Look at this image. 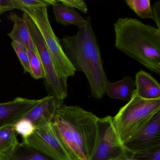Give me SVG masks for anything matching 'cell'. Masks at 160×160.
I'll list each match as a JSON object with an SVG mask.
<instances>
[{
	"label": "cell",
	"mask_w": 160,
	"mask_h": 160,
	"mask_svg": "<svg viewBox=\"0 0 160 160\" xmlns=\"http://www.w3.org/2000/svg\"><path fill=\"white\" fill-rule=\"evenodd\" d=\"M29 66L30 74L35 79L44 78L45 74L37 50L28 49Z\"/></svg>",
	"instance_id": "cell-19"
},
{
	"label": "cell",
	"mask_w": 160,
	"mask_h": 160,
	"mask_svg": "<svg viewBox=\"0 0 160 160\" xmlns=\"http://www.w3.org/2000/svg\"><path fill=\"white\" fill-rule=\"evenodd\" d=\"M99 118L78 106L62 104L52 120L53 127L74 160H89Z\"/></svg>",
	"instance_id": "cell-2"
},
{
	"label": "cell",
	"mask_w": 160,
	"mask_h": 160,
	"mask_svg": "<svg viewBox=\"0 0 160 160\" xmlns=\"http://www.w3.org/2000/svg\"><path fill=\"white\" fill-rule=\"evenodd\" d=\"M7 18L13 22L12 30L8 34L12 42L21 43L28 49L36 50L27 15L24 13L22 17H20L15 13L11 12Z\"/></svg>",
	"instance_id": "cell-11"
},
{
	"label": "cell",
	"mask_w": 160,
	"mask_h": 160,
	"mask_svg": "<svg viewBox=\"0 0 160 160\" xmlns=\"http://www.w3.org/2000/svg\"><path fill=\"white\" fill-rule=\"evenodd\" d=\"M0 160H8L7 155L0 152Z\"/></svg>",
	"instance_id": "cell-27"
},
{
	"label": "cell",
	"mask_w": 160,
	"mask_h": 160,
	"mask_svg": "<svg viewBox=\"0 0 160 160\" xmlns=\"http://www.w3.org/2000/svg\"><path fill=\"white\" fill-rule=\"evenodd\" d=\"M125 160H138L137 159H136V158H134V157H132L131 156V157H129V158H127V159H126Z\"/></svg>",
	"instance_id": "cell-28"
},
{
	"label": "cell",
	"mask_w": 160,
	"mask_h": 160,
	"mask_svg": "<svg viewBox=\"0 0 160 160\" xmlns=\"http://www.w3.org/2000/svg\"><path fill=\"white\" fill-rule=\"evenodd\" d=\"M52 6L57 23L66 27L74 25L78 28L88 24V20L83 18L74 8L60 3L58 0Z\"/></svg>",
	"instance_id": "cell-15"
},
{
	"label": "cell",
	"mask_w": 160,
	"mask_h": 160,
	"mask_svg": "<svg viewBox=\"0 0 160 160\" xmlns=\"http://www.w3.org/2000/svg\"><path fill=\"white\" fill-rule=\"evenodd\" d=\"M123 144L132 155L160 148V112L142 130Z\"/></svg>",
	"instance_id": "cell-9"
},
{
	"label": "cell",
	"mask_w": 160,
	"mask_h": 160,
	"mask_svg": "<svg viewBox=\"0 0 160 160\" xmlns=\"http://www.w3.org/2000/svg\"><path fill=\"white\" fill-rule=\"evenodd\" d=\"M28 20L34 45L42 64L45 74L44 84L48 95L54 96L63 101L68 96V84L58 76L40 32L32 20L28 17Z\"/></svg>",
	"instance_id": "cell-8"
},
{
	"label": "cell",
	"mask_w": 160,
	"mask_h": 160,
	"mask_svg": "<svg viewBox=\"0 0 160 160\" xmlns=\"http://www.w3.org/2000/svg\"><path fill=\"white\" fill-rule=\"evenodd\" d=\"M43 101L17 97L12 101L0 103V129L14 124L24 118L29 112Z\"/></svg>",
	"instance_id": "cell-10"
},
{
	"label": "cell",
	"mask_w": 160,
	"mask_h": 160,
	"mask_svg": "<svg viewBox=\"0 0 160 160\" xmlns=\"http://www.w3.org/2000/svg\"><path fill=\"white\" fill-rule=\"evenodd\" d=\"M152 6V19L155 21L157 28L160 30V1L155 2Z\"/></svg>",
	"instance_id": "cell-25"
},
{
	"label": "cell",
	"mask_w": 160,
	"mask_h": 160,
	"mask_svg": "<svg viewBox=\"0 0 160 160\" xmlns=\"http://www.w3.org/2000/svg\"><path fill=\"white\" fill-rule=\"evenodd\" d=\"M115 47L160 75V30L131 18H119L113 24Z\"/></svg>",
	"instance_id": "cell-3"
},
{
	"label": "cell",
	"mask_w": 160,
	"mask_h": 160,
	"mask_svg": "<svg viewBox=\"0 0 160 160\" xmlns=\"http://www.w3.org/2000/svg\"><path fill=\"white\" fill-rule=\"evenodd\" d=\"M31 135L22 142L53 160H74L53 127L52 121L42 119L34 124Z\"/></svg>",
	"instance_id": "cell-7"
},
{
	"label": "cell",
	"mask_w": 160,
	"mask_h": 160,
	"mask_svg": "<svg viewBox=\"0 0 160 160\" xmlns=\"http://www.w3.org/2000/svg\"><path fill=\"white\" fill-rule=\"evenodd\" d=\"M88 24L78 28L73 36H65L60 40L62 49L76 71L84 73L90 87L92 97L102 98L108 81L104 70L100 48L92 27L91 18Z\"/></svg>",
	"instance_id": "cell-1"
},
{
	"label": "cell",
	"mask_w": 160,
	"mask_h": 160,
	"mask_svg": "<svg viewBox=\"0 0 160 160\" xmlns=\"http://www.w3.org/2000/svg\"><path fill=\"white\" fill-rule=\"evenodd\" d=\"M135 81L139 97L149 100L160 97V84L150 74L140 70L137 73Z\"/></svg>",
	"instance_id": "cell-13"
},
{
	"label": "cell",
	"mask_w": 160,
	"mask_h": 160,
	"mask_svg": "<svg viewBox=\"0 0 160 160\" xmlns=\"http://www.w3.org/2000/svg\"><path fill=\"white\" fill-rule=\"evenodd\" d=\"M56 1L55 0H12L15 9L20 10L48 7L55 4Z\"/></svg>",
	"instance_id": "cell-20"
},
{
	"label": "cell",
	"mask_w": 160,
	"mask_h": 160,
	"mask_svg": "<svg viewBox=\"0 0 160 160\" xmlns=\"http://www.w3.org/2000/svg\"><path fill=\"white\" fill-rule=\"evenodd\" d=\"M12 45L23 66L24 72L30 73L29 60L27 47L21 43L16 42H12Z\"/></svg>",
	"instance_id": "cell-21"
},
{
	"label": "cell",
	"mask_w": 160,
	"mask_h": 160,
	"mask_svg": "<svg viewBox=\"0 0 160 160\" xmlns=\"http://www.w3.org/2000/svg\"><path fill=\"white\" fill-rule=\"evenodd\" d=\"M21 11L32 20L40 32L58 76L67 83L68 78L74 76L76 71L65 55L60 40L50 25L47 7L25 9Z\"/></svg>",
	"instance_id": "cell-5"
},
{
	"label": "cell",
	"mask_w": 160,
	"mask_h": 160,
	"mask_svg": "<svg viewBox=\"0 0 160 160\" xmlns=\"http://www.w3.org/2000/svg\"><path fill=\"white\" fill-rule=\"evenodd\" d=\"M125 2L140 18L152 19V9L150 0H128Z\"/></svg>",
	"instance_id": "cell-18"
},
{
	"label": "cell",
	"mask_w": 160,
	"mask_h": 160,
	"mask_svg": "<svg viewBox=\"0 0 160 160\" xmlns=\"http://www.w3.org/2000/svg\"><path fill=\"white\" fill-rule=\"evenodd\" d=\"M14 125H7L0 129V152L5 155L13 151L19 143Z\"/></svg>",
	"instance_id": "cell-17"
},
{
	"label": "cell",
	"mask_w": 160,
	"mask_h": 160,
	"mask_svg": "<svg viewBox=\"0 0 160 160\" xmlns=\"http://www.w3.org/2000/svg\"><path fill=\"white\" fill-rule=\"evenodd\" d=\"M132 156L138 160H160V148L146 153L132 154Z\"/></svg>",
	"instance_id": "cell-24"
},
{
	"label": "cell",
	"mask_w": 160,
	"mask_h": 160,
	"mask_svg": "<svg viewBox=\"0 0 160 160\" xmlns=\"http://www.w3.org/2000/svg\"><path fill=\"white\" fill-rule=\"evenodd\" d=\"M14 128L18 134L22 136L23 139L31 135L34 130V125L32 122L26 118L18 121L14 125Z\"/></svg>",
	"instance_id": "cell-22"
},
{
	"label": "cell",
	"mask_w": 160,
	"mask_h": 160,
	"mask_svg": "<svg viewBox=\"0 0 160 160\" xmlns=\"http://www.w3.org/2000/svg\"><path fill=\"white\" fill-rule=\"evenodd\" d=\"M132 155L116 131L113 117L99 118L95 142L89 160H125Z\"/></svg>",
	"instance_id": "cell-6"
},
{
	"label": "cell",
	"mask_w": 160,
	"mask_h": 160,
	"mask_svg": "<svg viewBox=\"0 0 160 160\" xmlns=\"http://www.w3.org/2000/svg\"><path fill=\"white\" fill-rule=\"evenodd\" d=\"M160 112V97L143 99L135 90L131 100L121 108L115 117L113 123L122 142L143 129L153 117Z\"/></svg>",
	"instance_id": "cell-4"
},
{
	"label": "cell",
	"mask_w": 160,
	"mask_h": 160,
	"mask_svg": "<svg viewBox=\"0 0 160 160\" xmlns=\"http://www.w3.org/2000/svg\"><path fill=\"white\" fill-rule=\"evenodd\" d=\"M63 101L53 96L48 95L43 98V101L32 108L24 118L27 119L33 124L43 118L52 121L59 107Z\"/></svg>",
	"instance_id": "cell-12"
},
{
	"label": "cell",
	"mask_w": 160,
	"mask_h": 160,
	"mask_svg": "<svg viewBox=\"0 0 160 160\" xmlns=\"http://www.w3.org/2000/svg\"><path fill=\"white\" fill-rule=\"evenodd\" d=\"M136 89L135 81L130 76H125L122 80L114 83L106 82L105 93L114 99H120L129 102Z\"/></svg>",
	"instance_id": "cell-14"
},
{
	"label": "cell",
	"mask_w": 160,
	"mask_h": 160,
	"mask_svg": "<svg viewBox=\"0 0 160 160\" xmlns=\"http://www.w3.org/2000/svg\"><path fill=\"white\" fill-rule=\"evenodd\" d=\"M58 1L74 9L76 8L83 13L86 14L88 12V6L83 0H58Z\"/></svg>",
	"instance_id": "cell-23"
},
{
	"label": "cell",
	"mask_w": 160,
	"mask_h": 160,
	"mask_svg": "<svg viewBox=\"0 0 160 160\" xmlns=\"http://www.w3.org/2000/svg\"><path fill=\"white\" fill-rule=\"evenodd\" d=\"M7 156L8 160H53L23 142Z\"/></svg>",
	"instance_id": "cell-16"
},
{
	"label": "cell",
	"mask_w": 160,
	"mask_h": 160,
	"mask_svg": "<svg viewBox=\"0 0 160 160\" xmlns=\"http://www.w3.org/2000/svg\"><path fill=\"white\" fill-rule=\"evenodd\" d=\"M15 9L12 0H0V16L8 11Z\"/></svg>",
	"instance_id": "cell-26"
}]
</instances>
